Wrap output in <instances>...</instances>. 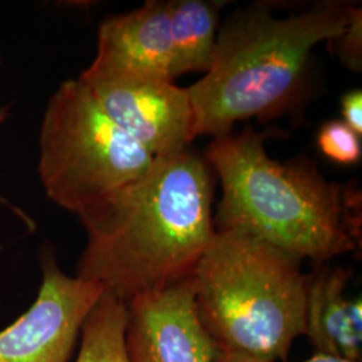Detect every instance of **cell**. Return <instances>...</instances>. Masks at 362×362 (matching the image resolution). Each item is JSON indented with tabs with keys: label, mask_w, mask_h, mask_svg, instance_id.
I'll list each match as a JSON object with an SVG mask.
<instances>
[{
	"label": "cell",
	"mask_w": 362,
	"mask_h": 362,
	"mask_svg": "<svg viewBox=\"0 0 362 362\" xmlns=\"http://www.w3.org/2000/svg\"><path fill=\"white\" fill-rule=\"evenodd\" d=\"M208 164L189 149L156 158L141 179L79 216L78 278L125 303L191 278L214 233Z\"/></svg>",
	"instance_id": "obj_1"
},
{
	"label": "cell",
	"mask_w": 362,
	"mask_h": 362,
	"mask_svg": "<svg viewBox=\"0 0 362 362\" xmlns=\"http://www.w3.org/2000/svg\"><path fill=\"white\" fill-rule=\"evenodd\" d=\"M264 139L248 127L209 144L206 158L221 184L215 230L248 233L317 263L353 251L356 226L344 188L306 160H272Z\"/></svg>",
	"instance_id": "obj_2"
},
{
	"label": "cell",
	"mask_w": 362,
	"mask_h": 362,
	"mask_svg": "<svg viewBox=\"0 0 362 362\" xmlns=\"http://www.w3.org/2000/svg\"><path fill=\"white\" fill-rule=\"evenodd\" d=\"M356 6L322 1L302 13L278 18L259 4L220 28L206 76L187 88L197 136L221 137L235 122L272 115L302 85L313 49L339 38Z\"/></svg>",
	"instance_id": "obj_3"
},
{
	"label": "cell",
	"mask_w": 362,
	"mask_h": 362,
	"mask_svg": "<svg viewBox=\"0 0 362 362\" xmlns=\"http://www.w3.org/2000/svg\"><path fill=\"white\" fill-rule=\"evenodd\" d=\"M300 259L239 231H216L191 275L199 320L218 349L275 362L305 336Z\"/></svg>",
	"instance_id": "obj_4"
},
{
	"label": "cell",
	"mask_w": 362,
	"mask_h": 362,
	"mask_svg": "<svg viewBox=\"0 0 362 362\" xmlns=\"http://www.w3.org/2000/svg\"><path fill=\"white\" fill-rule=\"evenodd\" d=\"M105 113L79 79H67L46 106L39 179L47 197L78 218L141 179L155 164Z\"/></svg>",
	"instance_id": "obj_5"
},
{
	"label": "cell",
	"mask_w": 362,
	"mask_h": 362,
	"mask_svg": "<svg viewBox=\"0 0 362 362\" xmlns=\"http://www.w3.org/2000/svg\"><path fill=\"white\" fill-rule=\"evenodd\" d=\"M117 125L155 158L188 149L196 137L187 89L170 79L85 69L78 78Z\"/></svg>",
	"instance_id": "obj_6"
},
{
	"label": "cell",
	"mask_w": 362,
	"mask_h": 362,
	"mask_svg": "<svg viewBox=\"0 0 362 362\" xmlns=\"http://www.w3.org/2000/svg\"><path fill=\"white\" fill-rule=\"evenodd\" d=\"M104 293L101 285L65 274L46 254L37 300L0 332V362L70 361L82 325Z\"/></svg>",
	"instance_id": "obj_7"
},
{
	"label": "cell",
	"mask_w": 362,
	"mask_h": 362,
	"mask_svg": "<svg viewBox=\"0 0 362 362\" xmlns=\"http://www.w3.org/2000/svg\"><path fill=\"white\" fill-rule=\"evenodd\" d=\"M129 362H214L218 348L199 320L191 279L127 303Z\"/></svg>",
	"instance_id": "obj_8"
},
{
	"label": "cell",
	"mask_w": 362,
	"mask_h": 362,
	"mask_svg": "<svg viewBox=\"0 0 362 362\" xmlns=\"http://www.w3.org/2000/svg\"><path fill=\"white\" fill-rule=\"evenodd\" d=\"M93 70L173 81L168 1L149 0L128 13L106 18L98 28Z\"/></svg>",
	"instance_id": "obj_9"
},
{
	"label": "cell",
	"mask_w": 362,
	"mask_h": 362,
	"mask_svg": "<svg viewBox=\"0 0 362 362\" xmlns=\"http://www.w3.org/2000/svg\"><path fill=\"white\" fill-rule=\"evenodd\" d=\"M349 276L341 267L309 275L305 336L320 354L362 362L361 297H346Z\"/></svg>",
	"instance_id": "obj_10"
},
{
	"label": "cell",
	"mask_w": 362,
	"mask_h": 362,
	"mask_svg": "<svg viewBox=\"0 0 362 362\" xmlns=\"http://www.w3.org/2000/svg\"><path fill=\"white\" fill-rule=\"evenodd\" d=\"M173 78L207 73L219 34V11L224 3L207 0H170Z\"/></svg>",
	"instance_id": "obj_11"
},
{
	"label": "cell",
	"mask_w": 362,
	"mask_h": 362,
	"mask_svg": "<svg viewBox=\"0 0 362 362\" xmlns=\"http://www.w3.org/2000/svg\"><path fill=\"white\" fill-rule=\"evenodd\" d=\"M127 318V303L105 291L82 325L76 362H129L125 349Z\"/></svg>",
	"instance_id": "obj_12"
},
{
	"label": "cell",
	"mask_w": 362,
	"mask_h": 362,
	"mask_svg": "<svg viewBox=\"0 0 362 362\" xmlns=\"http://www.w3.org/2000/svg\"><path fill=\"white\" fill-rule=\"evenodd\" d=\"M317 145L321 153L341 165H356L361 161V136L344 121H327L318 130Z\"/></svg>",
	"instance_id": "obj_13"
},
{
	"label": "cell",
	"mask_w": 362,
	"mask_h": 362,
	"mask_svg": "<svg viewBox=\"0 0 362 362\" xmlns=\"http://www.w3.org/2000/svg\"><path fill=\"white\" fill-rule=\"evenodd\" d=\"M361 7H354L346 31L339 37V55L344 64L353 71L361 70Z\"/></svg>",
	"instance_id": "obj_14"
},
{
	"label": "cell",
	"mask_w": 362,
	"mask_h": 362,
	"mask_svg": "<svg viewBox=\"0 0 362 362\" xmlns=\"http://www.w3.org/2000/svg\"><path fill=\"white\" fill-rule=\"evenodd\" d=\"M341 116L349 128L362 136V93L360 89L348 91L341 98Z\"/></svg>",
	"instance_id": "obj_15"
},
{
	"label": "cell",
	"mask_w": 362,
	"mask_h": 362,
	"mask_svg": "<svg viewBox=\"0 0 362 362\" xmlns=\"http://www.w3.org/2000/svg\"><path fill=\"white\" fill-rule=\"evenodd\" d=\"M214 362H266L263 360H258L254 357H250L242 353H236V351H230V350L218 349L216 356H215V361Z\"/></svg>",
	"instance_id": "obj_16"
},
{
	"label": "cell",
	"mask_w": 362,
	"mask_h": 362,
	"mask_svg": "<svg viewBox=\"0 0 362 362\" xmlns=\"http://www.w3.org/2000/svg\"><path fill=\"white\" fill-rule=\"evenodd\" d=\"M7 117H8V109L7 107H0V125L7 119ZM0 202L3 203V204H6L7 207L13 208V211H15L22 219H25V221H27L28 223V219H27L26 216H25V214L23 212H21V211H18L16 208L13 207V204H10L8 202H6V200H3L1 197H0Z\"/></svg>",
	"instance_id": "obj_17"
},
{
	"label": "cell",
	"mask_w": 362,
	"mask_h": 362,
	"mask_svg": "<svg viewBox=\"0 0 362 362\" xmlns=\"http://www.w3.org/2000/svg\"><path fill=\"white\" fill-rule=\"evenodd\" d=\"M302 362H354L344 360V358H338V357H332V356H325V354H320L317 353L315 356L310 357L309 360H305Z\"/></svg>",
	"instance_id": "obj_18"
}]
</instances>
